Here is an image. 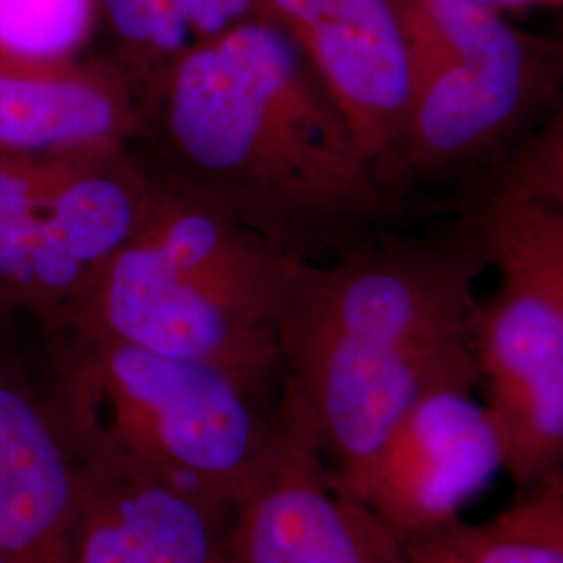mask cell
Listing matches in <instances>:
<instances>
[{
    "label": "cell",
    "mask_w": 563,
    "mask_h": 563,
    "mask_svg": "<svg viewBox=\"0 0 563 563\" xmlns=\"http://www.w3.org/2000/svg\"><path fill=\"white\" fill-rule=\"evenodd\" d=\"M107 148L71 153L0 151V225L42 209L81 165Z\"/></svg>",
    "instance_id": "17"
},
{
    "label": "cell",
    "mask_w": 563,
    "mask_h": 563,
    "mask_svg": "<svg viewBox=\"0 0 563 563\" xmlns=\"http://www.w3.org/2000/svg\"><path fill=\"white\" fill-rule=\"evenodd\" d=\"M155 180L132 144L99 153L42 209L0 225V305L59 330L86 286L125 242Z\"/></svg>",
    "instance_id": "8"
},
{
    "label": "cell",
    "mask_w": 563,
    "mask_h": 563,
    "mask_svg": "<svg viewBox=\"0 0 563 563\" xmlns=\"http://www.w3.org/2000/svg\"><path fill=\"white\" fill-rule=\"evenodd\" d=\"M476 386H444L416 402L346 497L397 534L462 516L497 472L504 446Z\"/></svg>",
    "instance_id": "12"
},
{
    "label": "cell",
    "mask_w": 563,
    "mask_h": 563,
    "mask_svg": "<svg viewBox=\"0 0 563 563\" xmlns=\"http://www.w3.org/2000/svg\"><path fill=\"white\" fill-rule=\"evenodd\" d=\"M251 4L255 20L276 27L301 53L341 111L363 157L399 188L395 162L407 121L409 80L393 2L251 0Z\"/></svg>",
    "instance_id": "11"
},
{
    "label": "cell",
    "mask_w": 563,
    "mask_h": 563,
    "mask_svg": "<svg viewBox=\"0 0 563 563\" xmlns=\"http://www.w3.org/2000/svg\"><path fill=\"white\" fill-rule=\"evenodd\" d=\"M78 460L51 336L0 305V563H74Z\"/></svg>",
    "instance_id": "6"
},
{
    "label": "cell",
    "mask_w": 563,
    "mask_h": 563,
    "mask_svg": "<svg viewBox=\"0 0 563 563\" xmlns=\"http://www.w3.org/2000/svg\"><path fill=\"white\" fill-rule=\"evenodd\" d=\"M97 32V0H0L4 57L27 63L80 59Z\"/></svg>",
    "instance_id": "16"
},
{
    "label": "cell",
    "mask_w": 563,
    "mask_h": 563,
    "mask_svg": "<svg viewBox=\"0 0 563 563\" xmlns=\"http://www.w3.org/2000/svg\"><path fill=\"white\" fill-rule=\"evenodd\" d=\"M495 518L397 534L409 563H563V470L520 490Z\"/></svg>",
    "instance_id": "14"
},
{
    "label": "cell",
    "mask_w": 563,
    "mask_h": 563,
    "mask_svg": "<svg viewBox=\"0 0 563 563\" xmlns=\"http://www.w3.org/2000/svg\"><path fill=\"white\" fill-rule=\"evenodd\" d=\"M278 413L272 460L234 507L236 563H409L397 532L332 486L301 402L280 390Z\"/></svg>",
    "instance_id": "10"
},
{
    "label": "cell",
    "mask_w": 563,
    "mask_h": 563,
    "mask_svg": "<svg viewBox=\"0 0 563 563\" xmlns=\"http://www.w3.org/2000/svg\"><path fill=\"white\" fill-rule=\"evenodd\" d=\"M139 109L151 176L282 257L332 262L401 211L301 53L255 18L192 42Z\"/></svg>",
    "instance_id": "1"
},
{
    "label": "cell",
    "mask_w": 563,
    "mask_h": 563,
    "mask_svg": "<svg viewBox=\"0 0 563 563\" xmlns=\"http://www.w3.org/2000/svg\"><path fill=\"white\" fill-rule=\"evenodd\" d=\"M55 332L101 336L205 363L280 397L276 330L213 299L136 234L97 272Z\"/></svg>",
    "instance_id": "7"
},
{
    "label": "cell",
    "mask_w": 563,
    "mask_h": 563,
    "mask_svg": "<svg viewBox=\"0 0 563 563\" xmlns=\"http://www.w3.org/2000/svg\"><path fill=\"white\" fill-rule=\"evenodd\" d=\"M483 269L463 225L439 241L383 234L332 262L288 263L274 318L282 390L311 418L342 495L428 393L478 386Z\"/></svg>",
    "instance_id": "2"
},
{
    "label": "cell",
    "mask_w": 563,
    "mask_h": 563,
    "mask_svg": "<svg viewBox=\"0 0 563 563\" xmlns=\"http://www.w3.org/2000/svg\"><path fill=\"white\" fill-rule=\"evenodd\" d=\"M111 60L136 101L195 42L174 0H97Z\"/></svg>",
    "instance_id": "15"
},
{
    "label": "cell",
    "mask_w": 563,
    "mask_h": 563,
    "mask_svg": "<svg viewBox=\"0 0 563 563\" xmlns=\"http://www.w3.org/2000/svg\"><path fill=\"white\" fill-rule=\"evenodd\" d=\"M465 228L499 288L474 328L478 384L526 490L563 470V139L526 141L486 186Z\"/></svg>",
    "instance_id": "3"
},
{
    "label": "cell",
    "mask_w": 563,
    "mask_h": 563,
    "mask_svg": "<svg viewBox=\"0 0 563 563\" xmlns=\"http://www.w3.org/2000/svg\"><path fill=\"white\" fill-rule=\"evenodd\" d=\"M78 460L74 563H236L234 507L172 483L65 416Z\"/></svg>",
    "instance_id": "9"
},
{
    "label": "cell",
    "mask_w": 563,
    "mask_h": 563,
    "mask_svg": "<svg viewBox=\"0 0 563 563\" xmlns=\"http://www.w3.org/2000/svg\"><path fill=\"white\" fill-rule=\"evenodd\" d=\"M409 101L395 181L472 167L522 136L555 101L562 46L516 30L483 0H390Z\"/></svg>",
    "instance_id": "5"
},
{
    "label": "cell",
    "mask_w": 563,
    "mask_h": 563,
    "mask_svg": "<svg viewBox=\"0 0 563 563\" xmlns=\"http://www.w3.org/2000/svg\"><path fill=\"white\" fill-rule=\"evenodd\" d=\"M74 409L107 443L172 483L239 505L272 460L280 397L218 367L55 332Z\"/></svg>",
    "instance_id": "4"
},
{
    "label": "cell",
    "mask_w": 563,
    "mask_h": 563,
    "mask_svg": "<svg viewBox=\"0 0 563 563\" xmlns=\"http://www.w3.org/2000/svg\"><path fill=\"white\" fill-rule=\"evenodd\" d=\"M488 4H504V7H528V4H549V7H560L562 0H483Z\"/></svg>",
    "instance_id": "18"
},
{
    "label": "cell",
    "mask_w": 563,
    "mask_h": 563,
    "mask_svg": "<svg viewBox=\"0 0 563 563\" xmlns=\"http://www.w3.org/2000/svg\"><path fill=\"white\" fill-rule=\"evenodd\" d=\"M139 101L102 55L27 63L0 55V151L71 153L132 144Z\"/></svg>",
    "instance_id": "13"
}]
</instances>
